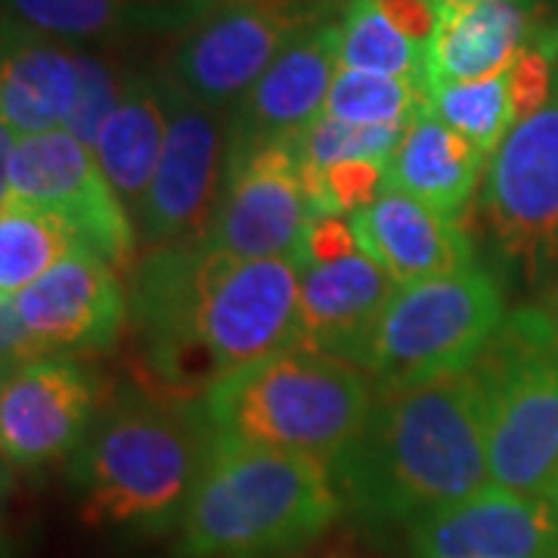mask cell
I'll use <instances>...</instances> for the list:
<instances>
[{"mask_svg":"<svg viewBox=\"0 0 558 558\" xmlns=\"http://www.w3.org/2000/svg\"><path fill=\"white\" fill-rule=\"evenodd\" d=\"M478 363L487 379L490 487L553 497L558 484V336L543 307L509 314Z\"/></svg>","mask_w":558,"mask_h":558,"instance_id":"cell-6","label":"cell"},{"mask_svg":"<svg viewBox=\"0 0 558 558\" xmlns=\"http://www.w3.org/2000/svg\"><path fill=\"white\" fill-rule=\"evenodd\" d=\"M211 450L199 398L131 385L100 407L72 457L87 524L165 531L183 519Z\"/></svg>","mask_w":558,"mask_h":558,"instance_id":"cell-3","label":"cell"},{"mask_svg":"<svg viewBox=\"0 0 558 558\" xmlns=\"http://www.w3.org/2000/svg\"><path fill=\"white\" fill-rule=\"evenodd\" d=\"M400 35L428 47L438 28V0H373Z\"/></svg>","mask_w":558,"mask_h":558,"instance_id":"cell-31","label":"cell"},{"mask_svg":"<svg viewBox=\"0 0 558 558\" xmlns=\"http://www.w3.org/2000/svg\"><path fill=\"white\" fill-rule=\"evenodd\" d=\"M339 62L341 69L413 78L428 87V47L400 35L373 0H344Z\"/></svg>","mask_w":558,"mask_h":558,"instance_id":"cell-25","label":"cell"},{"mask_svg":"<svg viewBox=\"0 0 558 558\" xmlns=\"http://www.w3.org/2000/svg\"><path fill=\"white\" fill-rule=\"evenodd\" d=\"M481 227L502 286L539 292L558 282V65L549 100L519 121L487 161Z\"/></svg>","mask_w":558,"mask_h":558,"instance_id":"cell-7","label":"cell"},{"mask_svg":"<svg viewBox=\"0 0 558 558\" xmlns=\"http://www.w3.org/2000/svg\"><path fill=\"white\" fill-rule=\"evenodd\" d=\"M357 233L348 215H326V218H314L307 223L304 236L295 252V264L299 270H311V267H326L336 260L357 255Z\"/></svg>","mask_w":558,"mask_h":558,"instance_id":"cell-30","label":"cell"},{"mask_svg":"<svg viewBox=\"0 0 558 558\" xmlns=\"http://www.w3.org/2000/svg\"><path fill=\"white\" fill-rule=\"evenodd\" d=\"M329 465L348 512L369 524H418L475 497L490 484L481 363L435 379L376 385L357 438Z\"/></svg>","mask_w":558,"mask_h":558,"instance_id":"cell-2","label":"cell"},{"mask_svg":"<svg viewBox=\"0 0 558 558\" xmlns=\"http://www.w3.org/2000/svg\"><path fill=\"white\" fill-rule=\"evenodd\" d=\"M351 223L360 252L376 260L398 286L478 264L475 240L457 218H447L398 190H385L373 205L351 215Z\"/></svg>","mask_w":558,"mask_h":558,"instance_id":"cell-18","label":"cell"},{"mask_svg":"<svg viewBox=\"0 0 558 558\" xmlns=\"http://www.w3.org/2000/svg\"><path fill=\"white\" fill-rule=\"evenodd\" d=\"M553 499H556V502H558V484H556V490H553Z\"/></svg>","mask_w":558,"mask_h":558,"instance_id":"cell-34","label":"cell"},{"mask_svg":"<svg viewBox=\"0 0 558 558\" xmlns=\"http://www.w3.org/2000/svg\"><path fill=\"white\" fill-rule=\"evenodd\" d=\"M428 102L440 121H447L462 137L472 140L487 159L519 124L509 69L484 81L435 84L428 90Z\"/></svg>","mask_w":558,"mask_h":558,"instance_id":"cell-26","label":"cell"},{"mask_svg":"<svg viewBox=\"0 0 558 558\" xmlns=\"http://www.w3.org/2000/svg\"><path fill=\"white\" fill-rule=\"evenodd\" d=\"M376 381L354 363L311 348H282L202 391L211 438L332 462L357 438Z\"/></svg>","mask_w":558,"mask_h":558,"instance_id":"cell-5","label":"cell"},{"mask_svg":"<svg viewBox=\"0 0 558 558\" xmlns=\"http://www.w3.org/2000/svg\"><path fill=\"white\" fill-rule=\"evenodd\" d=\"M539 28L527 0H438V28L428 44V90L506 72Z\"/></svg>","mask_w":558,"mask_h":558,"instance_id":"cell-19","label":"cell"},{"mask_svg":"<svg viewBox=\"0 0 558 558\" xmlns=\"http://www.w3.org/2000/svg\"><path fill=\"white\" fill-rule=\"evenodd\" d=\"M348 512L326 459L211 438L180 519L190 558H292Z\"/></svg>","mask_w":558,"mask_h":558,"instance_id":"cell-4","label":"cell"},{"mask_svg":"<svg viewBox=\"0 0 558 558\" xmlns=\"http://www.w3.org/2000/svg\"><path fill=\"white\" fill-rule=\"evenodd\" d=\"M3 202H22L65 218L84 245L116 270L134 267V215L102 174L90 146L65 128L16 137L3 131Z\"/></svg>","mask_w":558,"mask_h":558,"instance_id":"cell-11","label":"cell"},{"mask_svg":"<svg viewBox=\"0 0 558 558\" xmlns=\"http://www.w3.org/2000/svg\"><path fill=\"white\" fill-rule=\"evenodd\" d=\"M543 314L549 317V323H553V329H556L558 336V282H556V292L546 299V304H543Z\"/></svg>","mask_w":558,"mask_h":558,"instance_id":"cell-33","label":"cell"},{"mask_svg":"<svg viewBox=\"0 0 558 558\" xmlns=\"http://www.w3.org/2000/svg\"><path fill=\"white\" fill-rule=\"evenodd\" d=\"M171 121V87L156 72L134 69L119 109L102 124L94 156L119 199L137 215L140 202L156 178Z\"/></svg>","mask_w":558,"mask_h":558,"instance_id":"cell-23","label":"cell"},{"mask_svg":"<svg viewBox=\"0 0 558 558\" xmlns=\"http://www.w3.org/2000/svg\"><path fill=\"white\" fill-rule=\"evenodd\" d=\"M413 558H558V502L487 484L413 524Z\"/></svg>","mask_w":558,"mask_h":558,"instance_id":"cell-16","label":"cell"},{"mask_svg":"<svg viewBox=\"0 0 558 558\" xmlns=\"http://www.w3.org/2000/svg\"><path fill=\"white\" fill-rule=\"evenodd\" d=\"M292 558H400L395 553H388L385 546L373 543V539H363L357 534H326L317 543H311L307 549H301L299 556Z\"/></svg>","mask_w":558,"mask_h":558,"instance_id":"cell-32","label":"cell"},{"mask_svg":"<svg viewBox=\"0 0 558 558\" xmlns=\"http://www.w3.org/2000/svg\"><path fill=\"white\" fill-rule=\"evenodd\" d=\"M295 258L245 260L208 242L156 245L131 267L128 323L156 388L196 395L299 339Z\"/></svg>","mask_w":558,"mask_h":558,"instance_id":"cell-1","label":"cell"},{"mask_svg":"<svg viewBox=\"0 0 558 558\" xmlns=\"http://www.w3.org/2000/svg\"><path fill=\"white\" fill-rule=\"evenodd\" d=\"M131 72L134 65H124L112 47H78V102L65 131L94 149L102 124L119 109Z\"/></svg>","mask_w":558,"mask_h":558,"instance_id":"cell-29","label":"cell"},{"mask_svg":"<svg viewBox=\"0 0 558 558\" xmlns=\"http://www.w3.org/2000/svg\"><path fill=\"white\" fill-rule=\"evenodd\" d=\"M3 373L38 357L112 351L128 323V292L112 264L81 248L3 299Z\"/></svg>","mask_w":558,"mask_h":558,"instance_id":"cell-10","label":"cell"},{"mask_svg":"<svg viewBox=\"0 0 558 558\" xmlns=\"http://www.w3.org/2000/svg\"><path fill=\"white\" fill-rule=\"evenodd\" d=\"M398 282L363 252L301 270L295 344L366 369L381 314Z\"/></svg>","mask_w":558,"mask_h":558,"instance_id":"cell-17","label":"cell"},{"mask_svg":"<svg viewBox=\"0 0 558 558\" xmlns=\"http://www.w3.org/2000/svg\"><path fill=\"white\" fill-rule=\"evenodd\" d=\"M341 50V10L323 13L304 25L258 84L230 109L227 159L267 143L295 140L323 116L336 81Z\"/></svg>","mask_w":558,"mask_h":558,"instance_id":"cell-15","label":"cell"},{"mask_svg":"<svg viewBox=\"0 0 558 558\" xmlns=\"http://www.w3.org/2000/svg\"><path fill=\"white\" fill-rule=\"evenodd\" d=\"M487 161L478 146L440 121L428 102L407 124V134L385 165V190L407 193L459 220L478 190Z\"/></svg>","mask_w":558,"mask_h":558,"instance_id":"cell-22","label":"cell"},{"mask_svg":"<svg viewBox=\"0 0 558 558\" xmlns=\"http://www.w3.org/2000/svg\"><path fill=\"white\" fill-rule=\"evenodd\" d=\"M78 102V47L3 20L0 116L16 137L60 131Z\"/></svg>","mask_w":558,"mask_h":558,"instance_id":"cell-20","label":"cell"},{"mask_svg":"<svg viewBox=\"0 0 558 558\" xmlns=\"http://www.w3.org/2000/svg\"><path fill=\"white\" fill-rule=\"evenodd\" d=\"M218 0H3L7 16L72 47H112L140 35H178Z\"/></svg>","mask_w":558,"mask_h":558,"instance_id":"cell-21","label":"cell"},{"mask_svg":"<svg viewBox=\"0 0 558 558\" xmlns=\"http://www.w3.org/2000/svg\"><path fill=\"white\" fill-rule=\"evenodd\" d=\"M425 106H428V87L422 81L339 69L323 106V116L351 124H398L418 116Z\"/></svg>","mask_w":558,"mask_h":558,"instance_id":"cell-27","label":"cell"},{"mask_svg":"<svg viewBox=\"0 0 558 558\" xmlns=\"http://www.w3.org/2000/svg\"><path fill=\"white\" fill-rule=\"evenodd\" d=\"M100 407V381L75 357H38L3 373L0 450L7 469L75 457Z\"/></svg>","mask_w":558,"mask_h":558,"instance_id":"cell-14","label":"cell"},{"mask_svg":"<svg viewBox=\"0 0 558 558\" xmlns=\"http://www.w3.org/2000/svg\"><path fill=\"white\" fill-rule=\"evenodd\" d=\"M410 121H398V124H351V121L319 116L314 124H307L295 137L301 171L304 174H323L326 168H332L339 161H388L395 156L403 134H407Z\"/></svg>","mask_w":558,"mask_h":558,"instance_id":"cell-28","label":"cell"},{"mask_svg":"<svg viewBox=\"0 0 558 558\" xmlns=\"http://www.w3.org/2000/svg\"><path fill=\"white\" fill-rule=\"evenodd\" d=\"M506 319V286L481 264L398 286L381 314L366 373L376 385H403L469 369Z\"/></svg>","mask_w":558,"mask_h":558,"instance_id":"cell-8","label":"cell"},{"mask_svg":"<svg viewBox=\"0 0 558 558\" xmlns=\"http://www.w3.org/2000/svg\"><path fill=\"white\" fill-rule=\"evenodd\" d=\"M227 131L230 112L208 109L171 87L168 140L156 178L134 215L140 240L149 248L205 236L223 190Z\"/></svg>","mask_w":558,"mask_h":558,"instance_id":"cell-13","label":"cell"},{"mask_svg":"<svg viewBox=\"0 0 558 558\" xmlns=\"http://www.w3.org/2000/svg\"><path fill=\"white\" fill-rule=\"evenodd\" d=\"M336 7L332 0H218L171 38L159 75L183 97L230 112L289 40Z\"/></svg>","mask_w":558,"mask_h":558,"instance_id":"cell-9","label":"cell"},{"mask_svg":"<svg viewBox=\"0 0 558 558\" xmlns=\"http://www.w3.org/2000/svg\"><path fill=\"white\" fill-rule=\"evenodd\" d=\"M87 248L81 233L60 215L22 202L0 208V295L10 299L50 274L57 264Z\"/></svg>","mask_w":558,"mask_h":558,"instance_id":"cell-24","label":"cell"},{"mask_svg":"<svg viewBox=\"0 0 558 558\" xmlns=\"http://www.w3.org/2000/svg\"><path fill=\"white\" fill-rule=\"evenodd\" d=\"M314 220L295 140L230 156L218 208L202 242L245 260L295 258Z\"/></svg>","mask_w":558,"mask_h":558,"instance_id":"cell-12","label":"cell"}]
</instances>
